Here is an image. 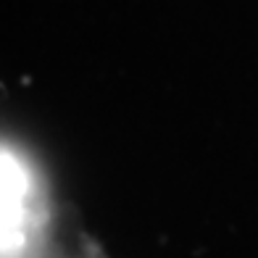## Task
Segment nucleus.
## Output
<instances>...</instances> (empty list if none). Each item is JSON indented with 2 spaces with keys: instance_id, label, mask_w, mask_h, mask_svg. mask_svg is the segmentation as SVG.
I'll return each instance as SVG.
<instances>
[{
  "instance_id": "nucleus-1",
  "label": "nucleus",
  "mask_w": 258,
  "mask_h": 258,
  "mask_svg": "<svg viewBox=\"0 0 258 258\" xmlns=\"http://www.w3.org/2000/svg\"><path fill=\"white\" fill-rule=\"evenodd\" d=\"M34 190L29 174L21 163L8 156L3 158V255L21 258L27 253L34 232Z\"/></svg>"
}]
</instances>
